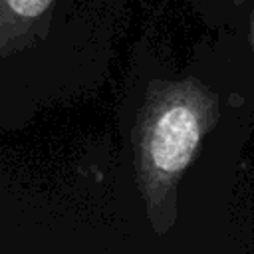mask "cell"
Returning <instances> with one entry per match:
<instances>
[{"label":"cell","instance_id":"cell-1","mask_svg":"<svg viewBox=\"0 0 254 254\" xmlns=\"http://www.w3.org/2000/svg\"><path fill=\"white\" fill-rule=\"evenodd\" d=\"M204 93L192 83L149 91L133 131L135 171L151 220L159 222L175 181L190 163L204 131Z\"/></svg>","mask_w":254,"mask_h":254},{"label":"cell","instance_id":"cell-2","mask_svg":"<svg viewBox=\"0 0 254 254\" xmlns=\"http://www.w3.org/2000/svg\"><path fill=\"white\" fill-rule=\"evenodd\" d=\"M6 2L12 8V12L24 18H32V16H38L42 10H46L52 0H6Z\"/></svg>","mask_w":254,"mask_h":254},{"label":"cell","instance_id":"cell-4","mask_svg":"<svg viewBox=\"0 0 254 254\" xmlns=\"http://www.w3.org/2000/svg\"><path fill=\"white\" fill-rule=\"evenodd\" d=\"M250 36H252V46H254V12H252V24H250Z\"/></svg>","mask_w":254,"mask_h":254},{"label":"cell","instance_id":"cell-3","mask_svg":"<svg viewBox=\"0 0 254 254\" xmlns=\"http://www.w3.org/2000/svg\"><path fill=\"white\" fill-rule=\"evenodd\" d=\"M228 2H230L232 6H236V8H240V10H242V8H248V0H228Z\"/></svg>","mask_w":254,"mask_h":254}]
</instances>
